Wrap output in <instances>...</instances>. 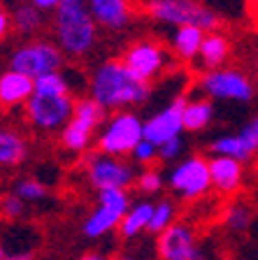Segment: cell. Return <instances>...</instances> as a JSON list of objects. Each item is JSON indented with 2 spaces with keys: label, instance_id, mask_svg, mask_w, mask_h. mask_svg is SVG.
Returning a JSON list of instances; mask_svg holds the SVG:
<instances>
[{
  "label": "cell",
  "instance_id": "30bf717a",
  "mask_svg": "<svg viewBox=\"0 0 258 260\" xmlns=\"http://www.w3.org/2000/svg\"><path fill=\"white\" fill-rule=\"evenodd\" d=\"M86 179L96 190H109V188H121L128 190L135 184V165H130L126 158H114L105 156V153L96 151L89 153L84 160Z\"/></svg>",
  "mask_w": 258,
  "mask_h": 260
},
{
  "label": "cell",
  "instance_id": "f1b7e54d",
  "mask_svg": "<svg viewBox=\"0 0 258 260\" xmlns=\"http://www.w3.org/2000/svg\"><path fill=\"white\" fill-rule=\"evenodd\" d=\"M14 195L21 198L23 202H40L49 195V190L38 179H21V181L14 186Z\"/></svg>",
  "mask_w": 258,
  "mask_h": 260
},
{
  "label": "cell",
  "instance_id": "ac0fdd59",
  "mask_svg": "<svg viewBox=\"0 0 258 260\" xmlns=\"http://www.w3.org/2000/svg\"><path fill=\"white\" fill-rule=\"evenodd\" d=\"M205 35H207V32H205L203 28H195V26L175 28V32H172V38H170L175 58L184 60V63L195 60L200 56V49H203Z\"/></svg>",
  "mask_w": 258,
  "mask_h": 260
},
{
  "label": "cell",
  "instance_id": "d4e9b609",
  "mask_svg": "<svg viewBox=\"0 0 258 260\" xmlns=\"http://www.w3.org/2000/svg\"><path fill=\"white\" fill-rule=\"evenodd\" d=\"M253 223V209L242 200H233L223 211V228L235 235L247 233Z\"/></svg>",
  "mask_w": 258,
  "mask_h": 260
},
{
  "label": "cell",
  "instance_id": "d590c367",
  "mask_svg": "<svg viewBox=\"0 0 258 260\" xmlns=\"http://www.w3.org/2000/svg\"><path fill=\"white\" fill-rule=\"evenodd\" d=\"M3 260H33V253L28 251H19V253H5Z\"/></svg>",
  "mask_w": 258,
  "mask_h": 260
},
{
  "label": "cell",
  "instance_id": "5bb4252c",
  "mask_svg": "<svg viewBox=\"0 0 258 260\" xmlns=\"http://www.w3.org/2000/svg\"><path fill=\"white\" fill-rule=\"evenodd\" d=\"M188 98L177 95L172 103H167L163 109H158L156 114H151L145 121V140L151 144H165V142L182 137L184 133V107H186Z\"/></svg>",
  "mask_w": 258,
  "mask_h": 260
},
{
  "label": "cell",
  "instance_id": "d6986e66",
  "mask_svg": "<svg viewBox=\"0 0 258 260\" xmlns=\"http://www.w3.org/2000/svg\"><path fill=\"white\" fill-rule=\"evenodd\" d=\"M228 58H231V40L221 30L207 32V35H205V42H203V49H200V56H198L205 72L226 68Z\"/></svg>",
  "mask_w": 258,
  "mask_h": 260
},
{
  "label": "cell",
  "instance_id": "ab89813d",
  "mask_svg": "<svg viewBox=\"0 0 258 260\" xmlns=\"http://www.w3.org/2000/svg\"><path fill=\"white\" fill-rule=\"evenodd\" d=\"M10 3H14L16 5V3H28V0H10Z\"/></svg>",
  "mask_w": 258,
  "mask_h": 260
},
{
  "label": "cell",
  "instance_id": "836d02e7",
  "mask_svg": "<svg viewBox=\"0 0 258 260\" xmlns=\"http://www.w3.org/2000/svg\"><path fill=\"white\" fill-rule=\"evenodd\" d=\"M242 135L247 137V140L251 142L253 146H256V151H258V116H256V119H251L247 125H244V128H242Z\"/></svg>",
  "mask_w": 258,
  "mask_h": 260
},
{
  "label": "cell",
  "instance_id": "6da1fadb",
  "mask_svg": "<svg viewBox=\"0 0 258 260\" xmlns=\"http://www.w3.org/2000/svg\"><path fill=\"white\" fill-rule=\"evenodd\" d=\"M89 91L105 112H126L128 107H137L149 100L151 84L137 79L121 58H109L96 65L89 75Z\"/></svg>",
  "mask_w": 258,
  "mask_h": 260
},
{
  "label": "cell",
  "instance_id": "7c38bea8",
  "mask_svg": "<svg viewBox=\"0 0 258 260\" xmlns=\"http://www.w3.org/2000/svg\"><path fill=\"white\" fill-rule=\"evenodd\" d=\"M121 60L137 79L151 84L170 65V51L156 40H140L126 49Z\"/></svg>",
  "mask_w": 258,
  "mask_h": 260
},
{
  "label": "cell",
  "instance_id": "4316f807",
  "mask_svg": "<svg viewBox=\"0 0 258 260\" xmlns=\"http://www.w3.org/2000/svg\"><path fill=\"white\" fill-rule=\"evenodd\" d=\"M133 186L137 188V193H140L142 198L149 200V195H156V193L163 190V186H165V177H163V172L158 168H145L142 172H137Z\"/></svg>",
  "mask_w": 258,
  "mask_h": 260
},
{
  "label": "cell",
  "instance_id": "d6a6232c",
  "mask_svg": "<svg viewBox=\"0 0 258 260\" xmlns=\"http://www.w3.org/2000/svg\"><path fill=\"white\" fill-rule=\"evenodd\" d=\"M12 30V14L7 12L5 5H0V42H5Z\"/></svg>",
  "mask_w": 258,
  "mask_h": 260
},
{
  "label": "cell",
  "instance_id": "4dcf8cb0",
  "mask_svg": "<svg viewBox=\"0 0 258 260\" xmlns=\"http://www.w3.org/2000/svg\"><path fill=\"white\" fill-rule=\"evenodd\" d=\"M184 149H186L184 137H175V140H170V142L158 146V160L161 162H177L179 156L184 153Z\"/></svg>",
  "mask_w": 258,
  "mask_h": 260
},
{
  "label": "cell",
  "instance_id": "4fadbf2b",
  "mask_svg": "<svg viewBox=\"0 0 258 260\" xmlns=\"http://www.w3.org/2000/svg\"><path fill=\"white\" fill-rule=\"evenodd\" d=\"M161 260H205V251L198 246L195 230L188 223L177 221L156 239Z\"/></svg>",
  "mask_w": 258,
  "mask_h": 260
},
{
  "label": "cell",
  "instance_id": "cb8c5ba5",
  "mask_svg": "<svg viewBox=\"0 0 258 260\" xmlns=\"http://www.w3.org/2000/svg\"><path fill=\"white\" fill-rule=\"evenodd\" d=\"M28 153V144L21 133L10 128H0V168H14L23 162Z\"/></svg>",
  "mask_w": 258,
  "mask_h": 260
},
{
  "label": "cell",
  "instance_id": "f35d334b",
  "mask_svg": "<svg viewBox=\"0 0 258 260\" xmlns=\"http://www.w3.org/2000/svg\"><path fill=\"white\" fill-rule=\"evenodd\" d=\"M5 258V249H3V244H0V260Z\"/></svg>",
  "mask_w": 258,
  "mask_h": 260
},
{
  "label": "cell",
  "instance_id": "9a60e30c",
  "mask_svg": "<svg viewBox=\"0 0 258 260\" xmlns=\"http://www.w3.org/2000/svg\"><path fill=\"white\" fill-rule=\"evenodd\" d=\"M86 5L98 28L105 30H124L135 19L133 0H86Z\"/></svg>",
  "mask_w": 258,
  "mask_h": 260
},
{
  "label": "cell",
  "instance_id": "5b68a950",
  "mask_svg": "<svg viewBox=\"0 0 258 260\" xmlns=\"http://www.w3.org/2000/svg\"><path fill=\"white\" fill-rule=\"evenodd\" d=\"M63 63V51L49 40H28L10 54V70L21 72L33 81L51 72H61Z\"/></svg>",
  "mask_w": 258,
  "mask_h": 260
},
{
  "label": "cell",
  "instance_id": "8d00e7d4",
  "mask_svg": "<svg viewBox=\"0 0 258 260\" xmlns=\"http://www.w3.org/2000/svg\"><path fill=\"white\" fill-rule=\"evenodd\" d=\"M77 260H109L105 253H98V251H91V253H84L81 258H77Z\"/></svg>",
  "mask_w": 258,
  "mask_h": 260
},
{
  "label": "cell",
  "instance_id": "b9f144b4",
  "mask_svg": "<svg viewBox=\"0 0 258 260\" xmlns=\"http://www.w3.org/2000/svg\"><path fill=\"white\" fill-rule=\"evenodd\" d=\"M249 3H251V5H253V7H258V0H249Z\"/></svg>",
  "mask_w": 258,
  "mask_h": 260
},
{
  "label": "cell",
  "instance_id": "7a4b0ae2",
  "mask_svg": "<svg viewBox=\"0 0 258 260\" xmlns=\"http://www.w3.org/2000/svg\"><path fill=\"white\" fill-rule=\"evenodd\" d=\"M54 42L70 58H84L98 42V23L93 21L86 0H63L51 19Z\"/></svg>",
  "mask_w": 258,
  "mask_h": 260
},
{
  "label": "cell",
  "instance_id": "e575fe53",
  "mask_svg": "<svg viewBox=\"0 0 258 260\" xmlns=\"http://www.w3.org/2000/svg\"><path fill=\"white\" fill-rule=\"evenodd\" d=\"M28 3H33V5L42 12H56V7H59L63 0H28Z\"/></svg>",
  "mask_w": 258,
  "mask_h": 260
},
{
  "label": "cell",
  "instance_id": "83f0119b",
  "mask_svg": "<svg viewBox=\"0 0 258 260\" xmlns=\"http://www.w3.org/2000/svg\"><path fill=\"white\" fill-rule=\"evenodd\" d=\"M35 93H38V95H51V98L70 95L68 77H65L63 72H51V75L40 77V79H35Z\"/></svg>",
  "mask_w": 258,
  "mask_h": 260
},
{
  "label": "cell",
  "instance_id": "44dd1931",
  "mask_svg": "<svg viewBox=\"0 0 258 260\" xmlns=\"http://www.w3.org/2000/svg\"><path fill=\"white\" fill-rule=\"evenodd\" d=\"M10 14H12V28L21 38L33 40L44 28V12L38 10L33 3H16Z\"/></svg>",
  "mask_w": 258,
  "mask_h": 260
},
{
  "label": "cell",
  "instance_id": "74e56055",
  "mask_svg": "<svg viewBox=\"0 0 258 260\" xmlns=\"http://www.w3.org/2000/svg\"><path fill=\"white\" fill-rule=\"evenodd\" d=\"M114 260H135V258H130V255H119V258H114Z\"/></svg>",
  "mask_w": 258,
  "mask_h": 260
},
{
  "label": "cell",
  "instance_id": "7bdbcfd3",
  "mask_svg": "<svg viewBox=\"0 0 258 260\" xmlns=\"http://www.w3.org/2000/svg\"><path fill=\"white\" fill-rule=\"evenodd\" d=\"M137 3H145V5H147V3H151V0H137Z\"/></svg>",
  "mask_w": 258,
  "mask_h": 260
},
{
  "label": "cell",
  "instance_id": "603a6c76",
  "mask_svg": "<svg viewBox=\"0 0 258 260\" xmlns=\"http://www.w3.org/2000/svg\"><path fill=\"white\" fill-rule=\"evenodd\" d=\"M212 119H214V103L210 98H188L186 107H184V130L200 133V130L210 128Z\"/></svg>",
  "mask_w": 258,
  "mask_h": 260
},
{
  "label": "cell",
  "instance_id": "52a82bcc",
  "mask_svg": "<svg viewBox=\"0 0 258 260\" xmlns=\"http://www.w3.org/2000/svg\"><path fill=\"white\" fill-rule=\"evenodd\" d=\"M105 119H107V112H105L91 95L77 98L70 123L65 125L63 133H61L63 146L70 149V151H77V153L86 151V149L91 146V140L98 133V128H102Z\"/></svg>",
  "mask_w": 258,
  "mask_h": 260
},
{
  "label": "cell",
  "instance_id": "ffe728a7",
  "mask_svg": "<svg viewBox=\"0 0 258 260\" xmlns=\"http://www.w3.org/2000/svg\"><path fill=\"white\" fill-rule=\"evenodd\" d=\"M210 153L212 156H226V158H233V160L247 162L253 158L256 146L242 133H237V135H219L216 140L210 142Z\"/></svg>",
  "mask_w": 258,
  "mask_h": 260
},
{
  "label": "cell",
  "instance_id": "60d3db41",
  "mask_svg": "<svg viewBox=\"0 0 258 260\" xmlns=\"http://www.w3.org/2000/svg\"><path fill=\"white\" fill-rule=\"evenodd\" d=\"M253 16H256V23H258V7H256V10H253Z\"/></svg>",
  "mask_w": 258,
  "mask_h": 260
},
{
  "label": "cell",
  "instance_id": "1f68e13d",
  "mask_svg": "<svg viewBox=\"0 0 258 260\" xmlns=\"http://www.w3.org/2000/svg\"><path fill=\"white\" fill-rule=\"evenodd\" d=\"M23 209H26V202H23L21 198H16L14 193L5 195L3 202H0V211H3V216L10 218V221H16V218L23 214Z\"/></svg>",
  "mask_w": 258,
  "mask_h": 260
},
{
  "label": "cell",
  "instance_id": "f546056e",
  "mask_svg": "<svg viewBox=\"0 0 258 260\" xmlns=\"http://www.w3.org/2000/svg\"><path fill=\"white\" fill-rule=\"evenodd\" d=\"M130 158H133L135 165H142V168H151V165L158 160V146L151 144V142H147V140H142L140 144L133 149Z\"/></svg>",
  "mask_w": 258,
  "mask_h": 260
},
{
  "label": "cell",
  "instance_id": "8fae6325",
  "mask_svg": "<svg viewBox=\"0 0 258 260\" xmlns=\"http://www.w3.org/2000/svg\"><path fill=\"white\" fill-rule=\"evenodd\" d=\"M26 119L40 133H63V128L70 123L72 112H75V100L70 95H38L33 93V98L26 105Z\"/></svg>",
  "mask_w": 258,
  "mask_h": 260
},
{
  "label": "cell",
  "instance_id": "ba28073f",
  "mask_svg": "<svg viewBox=\"0 0 258 260\" xmlns=\"http://www.w3.org/2000/svg\"><path fill=\"white\" fill-rule=\"evenodd\" d=\"M167 188L184 202L200 200L212 190L210 162L203 156H186L177 165H172L165 179Z\"/></svg>",
  "mask_w": 258,
  "mask_h": 260
},
{
  "label": "cell",
  "instance_id": "2e32d148",
  "mask_svg": "<svg viewBox=\"0 0 258 260\" xmlns=\"http://www.w3.org/2000/svg\"><path fill=\"white\" fill-rule=\"evenodd\" d=\"M210 162V181L212 190L221 195H237L244 186V162L233 160L226 156H212Z\"/></svg>",
  "mask_w": 258,
  "mask_h": 260
},
{
  "label": "cell",
  "instance_id": "e0dca14e",
  "mask_svg": "<svg viewBox=\"0 0 258 260\" xmlns=\"http://www.w3.org/2000/svg\"><path fill=\"white\" fill-rule=\"evenodd\" d=\"M35 93V81L31 77L14 72L7 68L0 72V105L3 107H16V105H26Z\"/></svg>",
  "mask_w": 258,
  "mask_h": 260
},
{
  "label": "cell",
  "instance_id": "484cf974",
  "mask_svg": "<svg viewBox=\"0 0 258 260\" xmlns=\"http://www.w3.org/2000/svg\"><path fill=\"white\" fill-rule=\"evenodd\" d=\"M175 223H177V205L170 198H163V200L154 202V211H151V221H149L147 233L158 237V235H163Z\"/></svg>",
  "mask_w": 258,
  "mask_h": 260
},
{
  "label": "cell",
  "instance_id": "8992f818",
  "mask_svg": "<svg viewBox=\"0 0 258 260\" xmlns=\"http://www.w3.org/2000/svg\"><path fill=\"white\" fill-rule=\"evenodd\" d=\"M130 205H133V200H130L128 190H98V205L81 223V235L86 239H102L112 230H119Z\"/></svg>",
  "mask_w": 258,
  "mask_h": 260
},
{
  "label": "cell",
  "instance_id": "277c9868",
  "mask_svg": "<svg viewBox=\"0 0 258 260\" xmlns=\"http://www.w3.org/2000/svg\"><path fill=\"white\" fill-rule=\"evenodd\" d=\"M145 140V121L135 112H114L105 119L102 128L98 130L96 144L98 151L105 156L126 158L133 153V149Z\"/></svg>",
  "mask_w": 258,
  "mask_h": 260
},
{
  "label": "cell",
  "instance_id": "9c48e42d",
  "mask_svg": "<svg viewBox=\"0 0 258 260\" xmlns=\"http://www.w3.org/2000/svg\"><path fill=\"white\" fill-rule=\"evenodd\" d=\"M198 88L210 100H237L251 103L256 95L253 81L237 68H219V70L203 72L198 79Z\"/></svg>",
  "mask_w": 258,
  "mask_h": 260
},
{
  "label": "cell",
  "instance_id": "3957f363",
  "mask_svg": "<svg viewBox=\"0 0 258 260\" xmlns=\"http://www.w3.org/2000/svg\"><path fill=\"white\" fill-rule=\"evenodd\" d=\"M145 10L154 21L172 28L195 26L205 32H216L221 28V16L198 0H151Z\"/></svg>",
  "mask_w": 258,
  "mask_h": 260
},
{
  "label": "cell",
  "instance_id": "7402d4cb",
  "mask_svg": "<svg viewBox=\"0 0 258 260\" xmlns=\"http://www.w3.org/2000/svg\"><path fill=\"white\" fill-rule=\"evenodd\" d=\"M151 211H154V202L142 198V200H135L130 205V209L126 211L124 221L119 225V235L121 239H135L140 233H145L149 228V221H151Z\"/></svg>",
  "mask_w": 258,
  "mask_h": 260
}]
</instances>
